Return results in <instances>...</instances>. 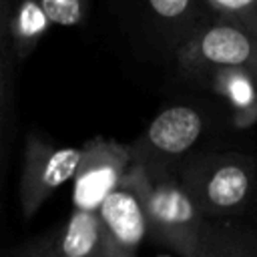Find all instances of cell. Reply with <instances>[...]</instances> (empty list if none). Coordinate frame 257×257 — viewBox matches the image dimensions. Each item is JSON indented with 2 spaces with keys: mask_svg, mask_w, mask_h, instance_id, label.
Returning a JSON list of instances; mask_svg holds the SVG:
<instances>
[{
  "mask_svg": "<svg viewBox=\"0 0 257 257\" xmlns=\"http://www.w3.org/2000/svg\"><path fill=\"white\" fill-rule=\"evenodd\" d=\"M207 10L219 18L249 24L257 18V0H203Z\"/></svg>",
  "mask_w": 257,
  "mask_h": 257,
  "instance_id": "cell-15",
  "label": "cell"
},
{
  "mask_svg": "<svg viewBox=\"0 0 257 257\" xmlns=\"http://www.w3.org/2000/svg\"><path fill=\"white\" fill-rule=\"evenodd\" d=\"M18 56L6 32H0V135H2V161L12 141V131L16 122V70Z\"/></svg>",
  "mask_w": 257,
  "mask_h": 257,
  "instance_id": "cell-13",
  "label": "cell"
},
{
  "mask_svg": "<svg viewBox=\"0 0 257 257\" xmlns=\"http://www.w3.org/2000/svg\"><path fill=\"white\" fill-rule=\"evenodd\" d=\"M173 68L191 84L221 68H243L257 78V34L243 22L211 14L181 46Z\"/></svg>",
  "mask_w": 257,
  "mask_h": 257,
  "instance_id": "cell-4",
  "label": "cell"
},
{
  "mask_svg": "<svg viewBox=\"0 0 257 257\" xmlns=\"http://www.w3.org/2000/svg\"><path fill=\"white\" fill-rule=\"evenodd\" d=\"M54 26L42 0L0 2V32H6L20 62H24Z\"/></svg>",
  "mask_w": 257,
  "mask_h": 257,
  "instance_id": "cell-10",
  "label": "cell"
},
{
  "mask_svg": "<svg viewBox=\"0 0 257 257\" xmlns=\"http://www.w3.org/2000/svg\"><path fill=\"white\" fill-rule=\"evenodd\" d=\"M12 257H58L56 247H54V235L48 239H38V241L24 245Z\"/></svg>",
  "mask_w": 257,
  "mask_h": 257,
  "instance_id": "cell-16",
  "label": "cell"
},
{
  "mask_svg": "<svg viewBox=\"0 0 257 257\" xmlns=\"http://www.w3.org/2000/svg\"><path fill=\"white\" fill-rule=\"evenodd\" d=\"M177 173L207 221L237 219L257 201V159L247 153H195Z\"/></svg>",
  "mask_w": 257,
  "mask_h": 257,
  "instance_id": "cell-1",
  "label": "cell"
},
{
  "mask_svg": "<svg viewBox=\"0 0 257 257\" xmlns=\"http://www.w3.org/2000/svg\"><path fill=\"white\" fill-rule=\"evenodd\" d=\"M161 257H173V255H161Z\"/></svg>",
  "mask_w": 257,
  "mask_h": 257,
  "instance_id": "cell-18",
  "label": "cell"
},
{
  "mask_svg": "<svg viewBox=\"0 0 257 257\" xmlns=\"http://www.w3.org/2000/svg\"><path fill=\"white\" fill-rule=\"evenodd\" d=\"M82 159L72 179V205L80 211H98L106 197L116 191L133 167L128 145L114 139L92 137L82 145Z\"/></svg>",
  "mask_w": 257,
  "mask_h": 257,
  "instance_id": "cell-7",
  "label": "cell"
},
{
  "mask_svg": "<svg viewBox=\"0 0 257 257\" xmlns=\"http://www.w3.org/2000/svg\"><path fill=\"white\" fill-rule=\"evenodd\" d=\"M199 257H257V227L237 219L205 221Z\"/></svg>",
  "mask_w": 257,
  "mask_h": 257,
  "instance_id": "cell-12",
  "label": "cell"
},
{
  "mask_svg": "<svg viewBox=\"0 0 257 257\" xmlns=\"http://www.w3.org/2000/svg\"><path fill=\"white\" fill-rule=\"evenodd\" d=\"M102 223L108 257H137V249L149 235V217L143 195L122 179L96 211Z\"/></svg>",
  "mask_w": 257,
  "mask_h": 257,
  "instance_id": "cell-8",
  "label": "cell"
},
{
  "mask_svg": "<svg viewBox=\"0 0 257 257\" xmlns=\"http://www.w3.org/2000/svg\"><path fill=\"white\" fill-rule=\"evenodd\" d=\"M124 181L143 195L149 237L177 257H199L207 219L187 193L177 169H153L133 163Z\"/></svg>",
  "mask_w": 257,
  "mask_h": 257,
  "instance_id": "cell-2",
  "label": "cell"
},
{
  "mask_svg": "<svg viewBox=\"0 0 257 257\" xmlns=\"http://www.w3.org/2000/svg\"><path fill=\"white\" fill-rule=\"evenodd\" d=\"M82 159V147H58L38 133H26L18 201L24 217L38 209L68 181L74 179Z\"/></svg>",
  "mask_w": 257,
  "mask_h": 257,
  "instance_id": "cell-6",
  "label": "cell"
},
{
  "mask_svg": "<svg viewBox=\"0 0 257 257\" xmlns=\"http://www.w3.org/2000/svg\"><path fill=\"white\" fill-rule=\"evenodd\" d=\"M255 209H257V201H255Z\"/></svg>",
  "mask_w": 257,
  "mask_h": 257,
  "instance_id": "cell-20",
  "label": "cell"
},
{
  "mask_svg": "<svg viewBox=\"0 0 257 257\" xmlns=\"http://www.w3.org/2000/svg\"><path fill=\"white\" fill-rule=\"evenodd\" d=\"M54 247L58 257H108L98 213L74 209L54 235Z\"/></svg>",
  "mask_w": 257,
  "mask_h": 257,
  "instance_id": "cell-11",
  "label": "cell"
},
{
  "mask_svg": "<svg viewBox=\"0 0 257 257\" xmlns=\"http://www.w3.org/2000/svg\"><path fill=\"white\" fill-rule=\"evenodd\" d=\"M42 6L54 26L74 28L82 26L88 18V0H42Z\"/></svg>",
  "mask_w": 257,
  "mask_h": 257,
  "instance_id": "cell-14",
  "label": "cell"
},
{
  "mask_svg": "<svg viewBox=\"0 0 257 257\" xmlns=\"http://www.w3.org/2000/svg\"><path fill=\"white\" fill-rule=\"evenodd\" d=\"M247 26H249V28H251V30H253V32H255V34H257V18H255V20H253V22H249V24H247Z\"/></svg>",
  "mask_w": 257,
  "mask_h": 257,
  "instance_id": "cell-17",
  "label": "cell"
},
{
  "mask_svg": "<svg viewBox=\"0 0 257 257\" xmlns=\"http://www.w3.org/2000/svg\"><path fill=\"white\" fill-rule=\"evenodd\" d=\"M0 2H10V0H0Z\"/></svg>",
  "mask_w": 257,
  "mask_h": 257,
  "instance_id": "cell-19",
  "label": "cell"
},
{
  "mask_svg": "<svg viewBox=\"0 0 257 257\" xmlns=\"http://www.w3.org/2000/svg\"><path fill=\"white\" fill-rule=\"evenodd\" d=\"M108 6L143 54L171 64L189 36L211 16L203 0H108Z\"/></svg>",
  "mask_w": 257,
  "mask_h": 257,
  "instance_id": "cell-3",
  "label": "cell"
},
{
  "mask_svg": "<svg viewBox=\"0 0 257 257\" xmlns=\"http://www.w3.org/2000/svg\"><path fill=\"white\" fill-rule=\"evenodd\" d=\"M207 128L205 110L197 104L175 102L161 108L147 128L128 145L133 163L153 169H179L191 157Z\"/></svg>",
  "mask_w": 257,
  "mask_h": 257,
  "instance_id": "cell-5",
  "label": "cell"
},
{
  "mask_svg": "<svg viewBox=\"0 0 257 257\" xmlns=\"http://www.w3.org/2000/svg\"><path fill=\"white\" fill-rule=\"evenodd\" d=\"M197 86L217 94L235 128H251L257 122V78L243 68H221L207 74Z\"/></svg>",
  "mask_w": 257,
  "mask_h": 257,
  "instance_id": "cell-9",
  "label": "cell"
}]
</instances>
